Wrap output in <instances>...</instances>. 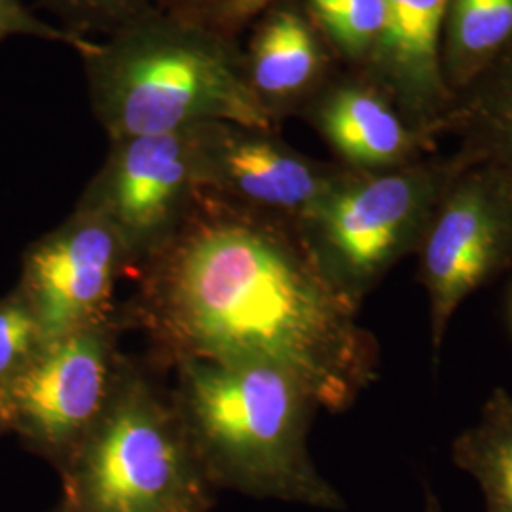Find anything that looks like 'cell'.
I'll list each match as a JSON object with an SVG mask.
<instances>
[{
  "instance_id": "cell-17",
  "label": "cell",
  "mask_w": 512,
  "mask_h": 512,
  "mask_svg": "<svg viewBox=\"0 0 512 512\" xmlns=\"http://www.w3.org/2000/svg\"><path fill=\"white\" fill-rule=\"evenodd\" d=\"M336 59L363 73L385 29V0H300Z\"/></svg>"
},
{
  "instance_id": "cell-8",
  "label": "cell",
  "mask_w": 512,
  "mask_h": 512,
  "mask_svg": "<svg viewBox=\"0 0 512 512\" xmlns=\"http://www.w3.org/2000/svg\"><path fill=\"white\" fill-rule=\"evenodd\" d=\"M202 126L110 143L78 205L116 230L139 266L179 228L200 190Z\"/></svg>"
},
{
  "instance_id": "cell-13",
  "label": "cell",
  "mask_w": 512,
  "mask_h": 512,
  "mask_svg": "<svg viewBox=\"0 0 512 512\" xmlns=\"http://www.w3.org/2000/svg\"><path fill=\"white\" fill-rule=\"evenodd\" d=\"M336 154L338 164L353 171H385L418 162L433 152L408 128L389 97L366 76L332 78L302 112Z\"/></svg>"
},
{
  "instance_id": "cell-14",
  "label": "cell",
  "mask_w": 512,
  "mask_h": 512,
  "mask_svg": "<svg viewBox=\"0 0 512 512\" xmlns=\"http://www.w3.org/2000/svg\"><path fill=\"white\" fill-rule=\"evenodd\" d=\"M442 135L463 164L486 165L512 186V40L454 101Z\"/></svg>"
},
{
  "instance_id": "cell-15",
  "label": "cell",
  "mask_w": 512,
  "mask_h": 512,
  "mask_svg": "<svg viewBox=\"0 0 512 512\" xmlns=\"http://www.w3.org/2000/svg\"><path fill=\"white\" fill-rule=\"evenodd\" d=\"M512 40V0H450L442 35L444 80L458 97Z\"/></svg>"
},
{
  "instance_id": "cell-22",
  "label": "cell",
  "mask_w": 512,
  "mask_h": 512,
  "mask_svg": "<svg viewBox=\"0 0 512 512\" xmlns=\"http://www.w3.org/2000/svg\"><path fill=\"white\" fill-rule=\"evenodd\" d=\"M425 512H440L439 499L429 486L425 488Z\"/></svg>"
},
{
  "instance_id": "cell-3",
  "label": "cell",
  "mask_w": 512,
  "mask_h": 512,
  "mask_svg": "<svg viewBox=\"0 0 512 512\" xmlns=\"http://www.w3.org/2000/svg\"><path fill=\"white\" fill-rule=\"evenodd\" d=\"M93 114L110 143L228 122L279 131L251 90L243 48L156 8L82 57Z\"/></svg>"
},
{
  "instance_id": "cell-23",
  "label": "cell",
  "mask_w": 512,
  "mask_h": 512,
  "mask_svg": "<svg viewBox=\"0 0 512 512\" xmlns=\"http://www.w3.org/2000/svg\"><path fill=\"white\" fill-rule=\"evenodd\" d=\"M48 512H65V511H63V507H61V505H59V503H57V507H54V509H52V511H48Z\"/></svg>"
},
{
  "instance_id": "cell-16",
  "label": "cell",
  "mask_w": 512,
  "mask_h": 512,
  "mask_svg": "<svg viewBox=\"0 0 512 512\" xmlns=\"http://www.w3.org/2000/svg\"><path fill=\"white\" fill-rule=\"evenodd\" d=\"M452 463L478 482L484 512H512V395L505 387L492 389L475 425L454 439Z\"/></svg>"
},
{
  "instance_id": "cell-9",
  "label": "cell",
  "mask_w": 512,
  "mask_h": 512,
  "mask_svg": "<svg viewBox=\"0 0 512 512\" xmlns=\"http://www.w3.org/2000/svg\"><path fill=\"white\" fill-rule=\"evenodd\" d=\"M128 268V251L116 230L99 213L76 205L71 217L25 251L16 289L46 340H54L118 325L112 298Z\"/></svg>"
},
{
  "instance_id": "cell-10",
  "label": "cell",
  "mask_w": 512,
  "mask_h": 512,
  "mask_svg": "<svg viewBox=\"0 0 512 512\" xmlns=\"http://www.w3.org/2000/svg\"><path fill=\"white\" fill-rule=\"evenodd\" d=\"M277 133L228 122L203 124L200 190L300 226L346 167L310 158Z\"/></svg>"
},
{
  "instance_id": "cell-4",
  "label": "cell",
  "mask_w": 512,
  "mask_h": 512,
  "mask_svg": "<svg viewBox=\"0 0 512 512\" xmlns=\"http://www.w3.org/2000/svg\"><path fill=\"white\" fill-rule=\"evenodd\" d=\"M57 473L65 512H209L215 501L171 395L126 357L103 414Z\"/></svg>"
},
{
  "instance_id": "cell-5",
  "label": "cell",
  "mask_w": 512,
  "mask_h": 512,
  "mask_svg": "<svg viewBox=\"0 0 512 512\" xmlns=\"http://www.w3.org/2000/svg\"><path fill=\"white\" fill-rule=\"evenodd\" d=\"M452 169V156H425L385 171L346 167L300 222L321 272L353 308L361 310L399 260L418 253Z\"/></svg>"
},
{
  "instance_id": "cell-18",
  "label": "cell",
  "mask_w": 512,
  "mask_h": 512,
  "mask_svg": "<svg viewBox=\"0 0 512 512\" xmlns=\"http://www.w3.org/2000/svg\"><path fill=\"white\" fill-rule=\"evenodd\" d=\"M167 18L211 33L228 42H238L277 0H152Z\"/></svg>"
},
{
  "instance_id": "cell-7",
  "label": "cell",
  "mask_w": 512,
  "mask_h": 512,
  "mask_svg": "<svg viewBox=\"0 0 512 512\" xmlns=\"http://www.w3.org/2000/svg\"><path fill=\"white\" fill-rule=\"evenodd\" d=\"M118 325L46 340L0 391V435L12 433L55 471L92 431L109 403L124 357Z\"/></svg>"
},
{
  "instance_id": "cell-2",
  "label": "cell",
  "mask_w": 512,
  "mask_h": 512,
  "mask_svg": "<svg viewBox=\"0 0 512 512\" xmlns=\"http://www.w3.org/2000/svg\"><path fill=\"white\" fill-rule=\"evenodd\" d=\"M171 393L203 473L215 490L340 511L319 473L308 433L321 408L293 374L262 363L184 359Z\"/></svg>"
},
{
  "instance_id": "cell-21",
  "label": "cell",
  "mask_w": 512,
  "mask_h": 512,
  "mask_svg": "<svg viewBox=\"0 0 512 512\" xmlns=\"http://www.w3.org/2000/svg\"><path fill=\"white\" fill-rule=\"evenodd\" d=\"M10 37H35L59 42L73 48L80 57L92 54L97 42L92 38L76 37L63 27H54L37 18L23 0H0V42Z\"/></svg>"
},
{
  "instance_id": "cell-19",
  "label": "cell",
  "mask_w": 512,
  "mask_h": 512,
  "mask_svg": "<svg viewBox=\"0 0 512 512\" xmlns=\"http://www.w3.org/2000/svg\"><path fill=\"white\" fill-rule=\"evenodd\" d=\"M46 344L35 313L18 289L0 298V391Z\"/></svg>"
},
{
  "instance_id": "cell-11",
  "label": "cell",
  "mask_w": 512,
  "mask_h": 512,
  "mask_svg": "<svg viewBox=\"0 0 512 512\" xmlns=\"http://www.w3.org/2000/svg\"><path fill=\"white\" fill-rule=\"evenodd\" d=\"M450 0H385L382 40L363 76L399 110L408 128L435 147L454 107L442 71Z\"/></svg>"
},
{
  "instance_id": "cell-20",
  "label": "cell",
  "mask_w": 512,
  "mask_h": 512,
  "mask_svg": "<svg viewBox=\"0 0 512 512\" xmlns=\"http://www.w3.org/2000/svg\"><path fill=\"white\" fill-rule=\"evenodd\" d=\"M63 21V29L90 38L93 31L110 37L154 8L152 0H40Z\"/></svg>"
},
{
  "instance_id": "cell-1",
  "label": "cell",
  "mask_w": 512,
  "mask_h": 512,
  "mask_svg": "<svg viewBox=\"0 0 512 512\" xmlns=\"http://www.w3.org/2000/svg\"><path fill=\"white\" fill-rule=\"evenodd\" d=\"M118 327L160 361L262 363L293 374L329 412L380 378V346L338 293L300 228L198 190L171 238L139 266Z\"/></svg>"
},
{
  "instance_id": "cell-12",
  "label": "cell",
  "mask_w": 512,
  "mask_h": 512,
  "mask_svg": "<svg viewBox=\"0 0 512 512\" xmlns=\"http://www.w3.org/2000/svg\"><path fill=\"white\" fill-rule=\"evenodd\" d=\"M334 54L302 2L277 0L253 23L243 50L245 76L262 109L277 126L302 114L325 90Z\"/></svg>"
},
{
  "instance_id": "cell-6",
  "label": "cell",
  "mask_w": 512,
  "mask_h": 512,
  "mask_svg": "<svg viewBox=\"0 0 512 512\" xmlns=\"http://www.w3.org/2000/svg\"><path fill=\"white\" fill-rule=\"evenodd\" d=\"M454 169L418 247V281L427 291L433 361L461 302L512 266V186L486 165Z\"/></svg>"
}]
</instances>
